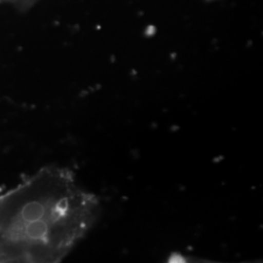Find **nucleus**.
I'll use <instances>...</instances> for the list:
<instances>
[{
	"label": "nucleus",
	"instance_id": "1",
	"mask_svg": "<svg viewBox=\"0 0 263 263\" xmlns=\"http://www.w3.org/2000/svg\"><path fill=\"white\" fill-rule=\"evenodd\" d=\"M102 212L70 170H39L0 197V262H61L94 228Z\"/></svg>",
	"mask_w": 263,
	"mask_h": 263
},
{
	"label": "nucleus",
	"instance_id": "2",
	"mask_svg": "<svg viewBox=\"0 0 263 263\" xmlns=\"http://www.w3.org/2000/svg\"><path fill=\"white\" fill-rule=\"evenodd\" d=\"M33 0H0V3H11V4H26L30 3Z\"/></svg>",
	"mask_w": 263,
	"mask_h": 263
}]
</instances>
